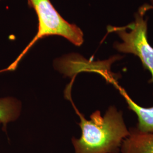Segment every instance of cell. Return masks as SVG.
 <instances>
[{
  "label": "cell",
  "mask_w": 153,
  "mask_h": 153,
  "mask_svg": "<svg viewBox=\"0 0 153 153\" xmlns=\"http://www.w3.org/2000/svg\"><path fill=\"white\" fill-rule=\"evenodd\" d=\"M128 104V108L133 111L137 116L138 124L136 128L139 131L146 133H153V106L143 107L136 103L126 90L119 84L115 86Z\"/></svg>",
  "instance_id": "obj_5"
},
{
  "label": "cell",
  "mask_w": 153,
  "mask_h": 153,
  "mask_svg": "<svg viewBox=\"0 0 153 153\" xmlns=\"http://www.w3.org/2000/svg\"><path fill=\"white\" fill-rule=\"evenodd\" d=\"M21 103L14 98H0V123L6 128V125L16 120L21 113Z\"/></svg>",
  "instance_id": "obj_6"
},
{
  "label": "cell",
  "mask_w": 153,
  "mask_h": 153,
  "mask_svg": "<svg viewBox=\"0 0 153 153\" xmlns=\"http://www.w3.org/2000/svg\"><path fill=\"white\" fill-rule=\"evenodd\" d=\"M82 130L79 139L72 138L75 153H119L123 141L129 135L123 112L110 106L103 117L97 110L88 120L76 107Z\"/></svg>",
  "instance_id": "obj_1"
},
{
  "label": "cell",
  "mask_w": 153,
  "mask_h": 153,
  "mask_svg": "<svg viewBox=\"0 0 153 153\" xmlns=\"http://www.w3.org/2000/svg\"><path fill=\"white\" fill-rule=\"evenodd\" d=\"M129 135L121 146L122 153H153V133L139 131L137 128L129 129Z\"/></svg>",
  "instance_id": "obj_4"
},
{
  "label": "cell",
  "mask_w": 153,
  "mask_h": 153,
  "mask_svg": "<svg viewBox=\"0 0 153 153\" xmlns=\"http://www.w3.org/2000/svg\"><path fill=\"white\" fill-rule=\"evenodd\" d=\"M151 4H144L134 13L133 22L124 26H110L109 33H115L121 40L116 42L114 48L123 53H130L137 56L145 69L149 71L152 78L149 81L153 84V47L148 39V18L146 13L152 10Z\"/></svg>",
  "instance_id": "obj_2"
},
{
  "label": "cell",
  "mask_w": 153,
  "mask_h": 153,
  "mask_svg": "<svg viewBox=\"0 0 153 153\" xmlns=\"http://www.w3.org/2000/svg\"><path fill=\"white\" fill-rule=\"evenodd\" d=\"M28 5L36 12L38 18L37 33L8 70H14L22 57L40 39L57 35L64 37L76 46L83 43V33L76 25L65 21L55 9L49 0H28Z\"/></svg>",
  "instance_id": "obj_3"
},
{
  "label": "cell",
  "mask_w": 153,
  "mask_h": 153,
  "mask_svg": "<svg viewBox=\"0 0 153 153\" xmlns=\"http://www.w3.org/2000/svg\"><path fill=\"white\" fill-rule=\"evenodd\" d=\"M150 2H151V5L152 6H153V9H152V10H153V0H150Z\"/></svg>",
  "instance_id": "obj_7"
}]
</instances>
